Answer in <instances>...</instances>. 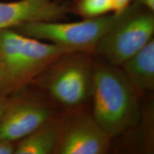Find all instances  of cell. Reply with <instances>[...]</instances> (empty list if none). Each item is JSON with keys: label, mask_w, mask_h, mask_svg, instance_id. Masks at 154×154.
I'll use <instances>...</instances> for the list:
<instances>
[{"label": "cell", "mask_w": 154, "mask_h": 154, "mask_svg": "<svg viewBox=\"0 0 154 154\" xmlns=\"http://www.w3.org/2000/svg\"><path fill=\"white\" fill-rule=\"evenodd\" d=\"M69 50L29 37L16 31H0V67L3 78L0 96L26 87Z\"/></svg>", "instance_id": "1"}, {"label": "cell", "mask_w": 154, "mask_h": 154, "mask_svg": "<svg viewBox=\"0 0 154 154\" xmlns=\"http://www.w3.org/2000/svg\"><path fill=\"white\" fill-rule=\"evenodd\" d=\"M92 116L112 137L136 126L138 95L123 71L111 63H94Z\"/></svg>", "instance_id": "2"}, {"label": "cell", "mask_w": 154, "mask_h": 154, "mask_svg": "<svg viewBox=\"0 0 154 154\" xmlns=\"http://www.w3.org/2000/svg\"><path fill=\"white\" fill-rule=\"evenodd\" d=\"M93 76L90 54L71 52L57 59L33 82L58 103L76 109L91 97Z\"/></svg>", "instance_id": "3"}, {"label": "cell", "mask_w": 154, "mask_h": 154, "mask_svg": "<svg viewBox=\"0 0 154 154\" xmlns=\"http://www.w3.org/2000/svg\"><path fill=\"white\" fill-rule=\"evenodd\" d=\"M121 14L112 13L75 22H31L12 29L29 37L57 44L71 52L91 54L95 53L100 40L119 20Z\"/></svg>", "instance_id": "4"}, {"label": "cell", "mask_w": 154, "mask_h": 154, "mask_svg": "<svg viewBox=\"0 0 154 154\" xmlns=\"http://www.w3.org/2000/svg\"><path fill=\"white\" fill-rule=\"evenodd\" d=\"M153 11L133 2L98 44L95 53L121 66L153 38Z\"/></svg>", "instance_id": "5"}, {"label": "cell", "mask_w": 154, "mask_h": 154, "mask_svg": "<svg viewBox=\"0 0 154 154\" xmlns=\"http://www.w3.org/2000/svg\"><path fill=\"white\" fill-rule=\"evenodd\" d=\"M55 154H105L112 136L85 111H73L57 118Z\"/></svg>", "instance_id": "6"}, {"label": "cell", "mask_w": 154, "mask_h": 154, "mask_svg": "<svg viewBox=\"0 0 154 154\" xmlns=\"http://www.w3.org/2000/svg\"><path fill=\"white\" fill-rule=\"evenodd\" d=\"M25 88L12 94L0 116V137L11 141L17 142L53 118L49 108L26 95Z\"/></svg>", "instance_id": "7"}, {"label": "cell", "mask_w": 154, "mask_h": 154, "mask_svg": "<svg viewBox=\"0 0 154 154\" xmlns=\"http://www.w3.org/2000/svg\"><path fill=\"white\" fill-rule=\"evenodd\" d=\"M69 14V2L63 0L0 2V31L31 22H60Z\"/></svg>", "instance_id": "8"}, {"label": "cell", "mask_w": 154, "mask_h": 154, "mask_svg": "<svg viewBox=\"0 0 154 154\" xmlns=\"http://www.w3.org/2000/svg\"><path fill=\"white\" fill-rule=\"evenodd\" d=\"M121 66V70L138 96L140 94L153 90V38Z\"/></svg>", "instance_id": "9"}, {"label": "cell", "mask_w": 154, "mask_h": 154, "mask_svg": "<svg viewBox=\"0 0 154 154\" xmlns=\"http://www.w3.org/2000/svg\"><path fill=\"white\" fill-rule=\"evenodd\" d=\"M57 118L53 117L31 134L17 140L15 154H51L57 143Z\"/></svg>", "instance_id": "10"}, {"label": "cell", "mask_w": 154, "mask_h": 154, "mask_svg": "<svg viewBox=\"0 0 154 154\" xmlns=\"http://www.w3.org/2000/svg\"><path fill=\"white\" fill-rule=\"evenodd\" d=\"M69 13L83 19L94 18L113 13L112 0H72L69 2Z\"/></svg>", "instance_id": "11"}, {"label": "cell", "mask_w": 154, "mask_h": 154, "mask_svg": "<svg viewBox=\"0 0 154 154\" xmlns=\"http://www.w3.org/2000/svg\"><path fill=\"white\" fill-rule=\"evenodd\" d=\"M16 142L0 137V154L14 153Z\"/></svg>", "instance_id": "12"}, {"label": "cell", "mask_w": 154, "mask_h": 154, "mask_svg": "<svg viewBox=\"0 0 154 154\" xmlns=\"http://www.w3.org/2000/svg\"><path fill=\"white\" fill-rule=\"evenodd\" d=\"M113 5V13L116 14H121L128 8L134 0H112Z\"/></svg>", "instance_id": "13"}, {"label": "cell", "mask_w": 154, "mask_h": 154, "mask_svg": "<svg viewBox=\"0 0 154 154\" xmlns=\"http://www.w3.org/2000/svg\"><path fill=\"white\" fill-rule=\"evenodd\" d=\"M12 94L9 96H0V116L10 103Z\"/></svg>", "instance_id": "14"}, {"label": "cell", "mask_w": 154, "mask_h": 154, "mask_svg": "<svg viewBox=\"0 0 154 154\" xmlns=\"http://www.w3.org/2000/svg\"><path fill=\"white\" fill-rule=\"evenodd\" d=\"M136 2L144 8L154 11V0H134Z\"/></svg>", "instance_id": "15"}, {"label": "cell", "mask_w": 154, "mask_h": 154, "mask_svg": "<svg viewBox=\"0 0 154 154\" xmlns=\"http://www.w3.org/2000/svg\"><path fill=\"white\" fill-rule=\"evenodd\" d=\"M2 78H3V72L2 69L0 67V86L2 84Z\"/></svg>", "instance_id": "16"}]
</instances>
